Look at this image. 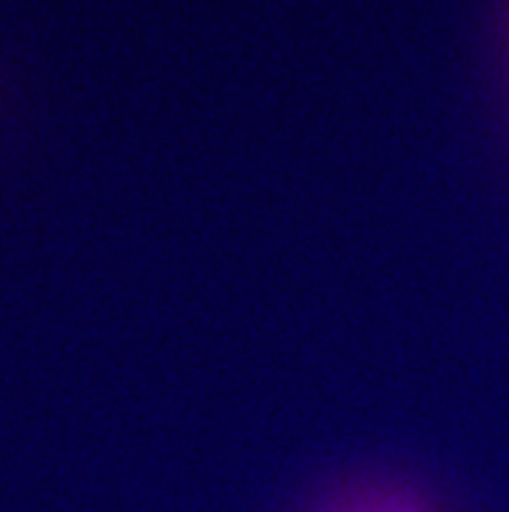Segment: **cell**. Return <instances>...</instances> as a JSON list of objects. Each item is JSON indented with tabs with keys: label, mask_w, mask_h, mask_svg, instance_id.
Instances as JSON below:
<instances>
[{
	"label": "cell",
	"mask_w": 509,
	"mask_h": 512,
	"mask_svg": "<svg viewBox=\"0 0 509 512\" xmlns=\"http://www.w3.org/2000/svg\"><path fill=\"white\" fill-rule=\"evenodd\" d=\"M328 512H426L419 502L400 494H369V497H356L343 505L333 507Z\"/></svg>",
	"instance_id": "1"
}]
</instances>
